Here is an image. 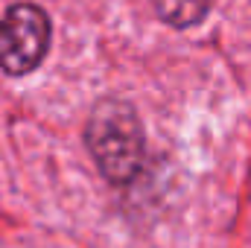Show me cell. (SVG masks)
<instances>
[{"label":"cell","instance_id":"1","mask_svg":"<svg viewBox=\"0 0 251 248\" xmlns=\"http://www.w3.org/2000/svg\"><path fill=\"white\" fill-rule=\"evenodd\" d=\"M88 146L102 175L114 184H131L146 164L140 120L123 102L97 105L88 123Z\"/></svg>","mask_w":251,"mask_h":248},{"label":"cell","instance_id":"3","mask_svg":"<svg viewBox=\"0 0 251 248\" xmlns=\"http://www.w3.org/2000/svg\"><path fill=\"white\" fill-rule=\"evenodd\" d=\"M210 0H155L158 15L173 26H193L204 18Z\"/></svg>","mask_w":251,"mask_h":248},{"label":"cell","instance_id":"2","mask_svg":"<svg viewBox=\"0 0 251 248\" xmlns=\"http://www.w3.org/2000/svg\"><path fill=\"white\" fill-rule=\"evenodd\" d=\"M50 50V18L32 6L18 3L0 21V67L12 76L32 73Z\"/></svg>","mask_w":251,"mask_h":248}]
</instances>
